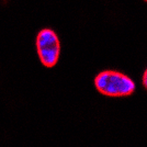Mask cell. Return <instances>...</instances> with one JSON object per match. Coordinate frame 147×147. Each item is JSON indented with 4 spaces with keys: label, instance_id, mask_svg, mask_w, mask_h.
Instances as JSON below:
<instances>
[{
    "label": "cell",
    "instance_id": "cell-1",
    "mask_svg": "<svg viewBox=\"0 0 147 147\" xmlns=\"http://www.w3.org/2000/svg\"><path fill=\"white\" fill-rule=\"evenodd\" d=\"M94 86L100 93L108 97H126L135 91L134 81L129 76L114 70L99 74L94 79Z\"/></svg>",
    "mask_w": 147,
    "mask_h": 147
},
{
    "label": "cell",
    "instance_id": "cell-2",
    "mask_svg": "<svg viewBox=\"0 0 147 147\" xmlns=\"http://www.w3.org/2000/svg\"><path fill=\"white\" fill-rule=\"evenodd\" d=\"M36 49L38 57L45 67H53L58 61L61 43L56 33L51 29H43L36 36Z\"/></svg>",
    "mask_w": 147,
    "mask_h": 147
},
{
    "label": "cell",
    "instance_id": "cell-3",
    "mask_svg": "<svg viewBox=\"0 0 147 147\" xmlns=\"http://www.w3.org/2000/svg\"><path fill=\"white\" fill-rule=\"evenodd\" d=\"M143 85H144V87L147 89V69L145 70L144 75H143Z\"/></svg>",
    "mask_w": 147,
    "mask_h": 147
},
{
    "label": "cell",
    "instance_id": "cell-4",
    "mask_svg": "<svg viewBox=\"0 0 147 147\" xmlns=\"http://www.w3.org/2000/svg\"><path fill=\"white\" fill-rule=\"evenodd\" d=\"M145 1H147V0H145Z\"/></svg>",
    "mask_w": 147,
    "mask_h": 147
}]
</instances>
